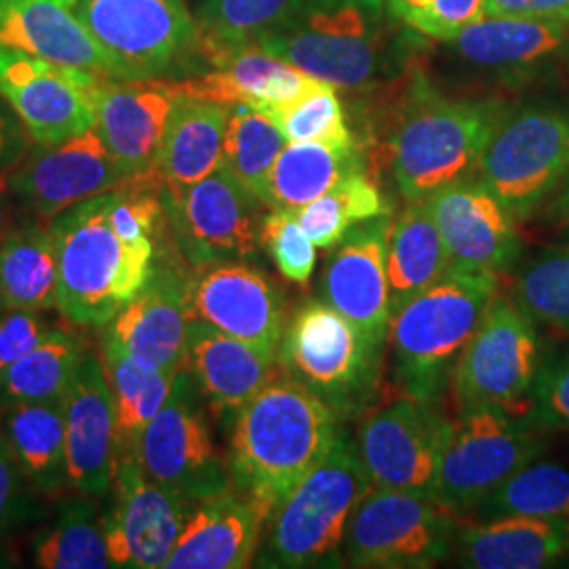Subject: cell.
<instances>
[{
	"instance_id": "7bdbcfd3",
	"label": "cell",
	"mask_w": 569,
	"mask_h": 569,
	"mask_svg": "<svg viewBox=\"0 0 569 569\" xmlns=\"http://www.w3.org/2000/svg\"><path fill=\"white\" fill-rule=\"evenodd\" d=\"M338 89L319 81L293 102L264 112L274 122L287 142H319L336 148H357L346 122L345 106Z\"/></svg>"
},
{
	"instance_id": "b9f144b4",
	"label": "cell",
	"mask_w": 569,
	"mask_h": 569,
	"mask_svg": "<svg viewBox=\"0 0 569 569\" xmlns=\"http://www.w3.org/2000/svg\"><path fill=\"white\" fill-rule=\"evenodd\" d=\"M388 203L373 180L357 171L298 211V220L317 247L340 243L352 224L388 216Z\"/></svg>"
},
{
	"instance_id": "bcb514c9",
	"label": "cell",
	"mask_w": 569,
	"mask_h": 569,
	"mask_svg": "<svg viewBox=\"0 0 569 569\" xmlns=\"http://www.w3.org/2000/svg\"><path fill=\"white\" fill-rule=\"evenodd\" d=\"M260 241L284 279L306 283L317 264V244L310 241L298 220V211L272 209L262 220Z\"/></svg>"
},
{
	"instance_id": "f1b7e54d",
	"label": "cell",
	"mask_w": 569,
	"mask_h": 569,
	"mask_svg": "<svg viewBox=\"0 0 569 569\" xmlns=\"http://www.w3.org/2000/svg\"><path fill=\"white\" fill-rule=\"evenodd\" d=\"M319 79L249 42L216 61L209 72L178 82L180 91L226 106H249L268 112L293 102Z\"/></svg>"
},
{
	"instance_id": "3957f363",
	"label": "cell",
	"mask_w": 569,
	"mask_h": 569,
	"mask_svg": "<svg viewBox=\"0 0 569 569\" xmlns=\"http://www.w3.org/2000/svg\"><path fill=\"white\" fill-rule=\"evenodd\" d=\"M507 103L453 100L425 81L411 82L388 138V164L406 201H425L437 190L475 178Z\"/></svg>"
},
{
	"instance_id": "9f6ffc18",
	"label": "cell",
	"mask_w": 569,
	"mask_h": 569,
	"mask_svg": "<svg viewBox=\"0 0 569 569\" xmlns=\"http://www.w3.org/2000/svg\"><path fill=\"white\" fill-rule=\"evenodd\" d=\"M4 312H7V310H4V308H2V306H0V321H2V317H4Z\"/></svg>"
},
{
	"instance_id": "7a4b0ae2",
	"label": "cell",
	"mask_w": 569,
	"mask_h": 569,
	"mask_svg": "<svg viewBox=\"0 0 569 569\" xmlns=\"http://www.w3.org/2000/svg\"><path fill=\"white\" fill-rule=\"evenodd\" d=\"M340 430V416L281 371L232 416V488L270 517L326 458Z\"/></svg>"
},
{
	"instance_id": "ba28073f",
	"label": "cell",
	"mask_w": 569,
	"mask_h": 569,
	"mask_svg": "<svg viewBox=\"0 0 569 569\" xmlns=\"http://www.w3.org/2000/svg\"><path fill=\"white\" fill-rule=\"evenodd\" d=\"M542 451L536 430L509 409H465L449 420L430 496L458 517L477 512L510 475Z\"/></svg>"
},
{
	"instance_id": "44dd1931",
	"label": "cell",
	"mask_w": 569,
	"mask_h": 569,
	"mask_svg": "<svg viewBox=\"0 0 569 569\" xmlns=\"http://www.w3.org/2000/svg\"><path fill=\"white\" fill-rule=\"evenodd\" d=\"M425 201L446 241L451 268L498 274L519 260L517 220L481 180L451 183Z\"/></svg>"
},
{
	"instance_id": "e575fe53",
	"label": "cell",
	"mask_w": 569,
	"mask_h": 569,
	"mask_svg": "<svg viewBox=\"0 0 569 569\" xmlns=\"http://www.w3.org/2000/svg\"><path fill=\"white\" fill-rule=\"evenodd\" d=\"M0 306L42 312L58 306V251L49 224H18L0 241Z\"/></svg>"
},
{
	"instance_id": "7402d4cb",
	"label": "cell",
	"mask_w": 569,
	"mask_h": 569,
	"mask_svg": "<svg viewBox=\"0 0 569 569\" xmlns=\"http://www.w3.org/2000/svg\"><path fill=\"white\" fill-rule=\"evenodd\" d=\"M178 96V82L167 79H102L98 84L93 129L129 178L154 171Z\"/></svg>"
},
{
	"instance_id": "7c38bea8",
	"label": "cell",
	"mask_w": 569,
	"mask_h": 569,
	"mask_svg": "<svg viewBox=\"0 0 569 569\" xmlns=\"http://www.w3.org/2000/svg\"><path fill=\"white\" fill-rule=\"evenodd\" d=\"M163 204L188 264L204 268L258 256L266 204L224 163L199 182L163 186Z\"/></svg>"
},
{
	"instance_id": "d6986e66",
	"label": "cell",
	"mask_w": 569,
	"mask_h": 569,
	"mask_svg": "<svg viewBox=\"0 0 569 569\" xmlns=\"http://www.w3.org/2000/svg\"><path fill=\"white\" fill-rule=\"evenodd\" d=\"M188 317L232 338L279 352L287 317L281 289L243 262L204 266L188 281Z\"/></svg>"
},
{
	"instance_id": "83f0119b",
	"label": "cell",
	"mask_w": 569,
	"mask_h": 569,
	"mask_svg": "<svg viewBox=\"0 0 569 569\" xmlns=\"http://www.w3.org/2000/svg\"><path fill=\"white\" fill-rule=\"evenodd\" d=\"M449 42L462 60L479 70L528 79L568 51L569 21L483 16Z\"/></svg>"
},
{
	"instance_id": "6f0895ef",
	"label": "cell",
	"mask_w": 569,
	"mask_h": 569,
	"mask_svg": "<svg viewBox=\"0 0 569 569\" xmlns=\"http://www.w3.org/2000/svg\"><path fill=\"white\" fill-rule=\"evenodd\" d=\"M568 63H569V47H568Z\"/></svg>"
},
{
	"instance_id": "ab89813d",
	"label": "cell",
	"mask_w": 569,
	"mask_h": 569,
	"mask_svg": "<svg viewBox=\"0 0 569 569\" xmlns=\"http://www.w3.org/2000/svg\"><path fill=\"white\" fill-rule=\"evenodd\" d=\"M281 129L264 112L232 106L224 136V167L268 207V182L284 148Z\"/></svg>"
},
{
	"instance_id": "2e32d148",
	"label": "cell",
	"mask_w": 569,
	"mask_h": 569,
	"mask_svg": "<svg viewBox=\"0 0 569 569\" xmlns=\"http://www.w3.org/2000/svg\"><path fill=\"white\" fill-rule=\"evenodd\" d=\"M103 77L21 51L0 49V98L32 142L60 143L96 127V89Z\"/></svg>"
},
{
	"instance_id": "d590c367",
	"label": "cell",
	"mask_w": 569,
	"mask_h": 569,
	"mask_svg": "<svg viewBox=\"0 0 569 569\" xmlns=\"http://www.w3.org/2000/svg\"><path fill=\"white\" fill-rule=\"evenodd\" d=\"M357 171H361L357 148L287 142L270 173L268 207L300 211Z\"/></svg>"
},
{
	"instance_id": "f5cc1de1",
	"label": "cell",
	"mask_w": 569,
	"mask_h": 569,
	"mask_svg": "<svg viewBox=\"0 0 569 569\" xmlns=\"http://www.w3.org/2000/svg\"><path fill=\"white\" fill-rule=\"evenodd\" d=\"M16 199L7 188V176L0 178V241L18 226L16 220Z\"/></svg>"
},
{
	"instance_id": "74e56055",
	"label": "cell",
	"mask_w": 569,
	"mask_h": 569,
	"mask_svg": "<svg viewBox=\"0 0 569 569\" xmlns=\"http://www.w3.org/2000/svg\"><path fill=\"white\" fill-rule=\"evenodd\" d=\"M87 346L74 333L51 331L0 378V406L61 401Z\"/></svg>"
},
{
	"instance_id": "1f68e13d",
	"label": "cell",
	"mask_w": 569,
	"mask_h": 569,
	"mask_svg": "<svg viewBox=\"0 0 569 569\" xmlns=\"http://www.w3.org/2000/svg\"><path fill=\"white\" fill-rule=\"evenodd\" d=\"M102 366L117 416V467L138 458L143 430L171 395L176 373L150 366L102 338Z\"/></svg>"
},
{
	"instance_id": "5b68a950",
	"label": "cell",
	"mask_w": 569,
	"mask_h": 569,
	"mask_svg": "<svg viewBox=\"0 0 569 569\" xmlns=\"http://www.w3.org/2000/svg\"><path fill=\"white\" fill-rule=\"evenodd\" d=\"M357 443L345 428L333 448L287 493L266 521L256 566L323 568L338 561L346 529L359 502L371 491Z\"/></svg>"
},
{
	"instance_id": "60d3db41",
	"label": "cell",
	"mask_w": 569,
	"mask_h": 569,
	"mask_svg": "<svg viewBox=\"0 0 569 569\" xmlns=\"http://www.w3.org/2000/svg\"><path fill=\"white\" fill-rule=\"evenodd\" d=\"M479 517H536L569 523V468L533 460L496 489L479 507Z\"/></svg>"
},
{
	"instance_id": "603a6c76",
	"label": "cell",
	"mask_w": 569,
	"mask_h": 569,
	"mask_svg": "<svg viewBox=\"0 0 569 569\" xmlns=\"http://www.w3.org/2000/svg\"><path fill=\"white\" fill-rule=\"evenodd\" d=\"M387 230V216L350 228L340 249L329 258L321 279L327 305L380 346L387 345L390 326Z\"/></svg>"
},
{
	"instance_id": "52a82bcc",
	"label": "cell",
	"mask_w": 569,
	"mask_h": 569,
	"mask_svg": "<svg viewBox=\"0 0 569 569\" xmlns=\"http://www.w3.org/2000/svg\"><path fill=\"white\" fill-rule=\"evenodd\" d=\"M382 350L326 300H308L287 321L279 366L340 418H355L380 392Z\"/></svg>"
},
{
	"instance_id": "836d02e7",
	"label": "cell",
	"mask_w": 569,
	"mask_h": 569,
	"mask_svg": "<svg viewBox=\"0 0 569 569\" xmlns=\"http://www.w3.org/2000/svg\"><path fill=\"white\" fill-rule=\"evenodd\" d=\"M0 428L32 488L42 496L70 488L61 401L0 406Z\"/></svg>"
},
{
	"instance_id": "db71d44e",
	"label": "cell",
	"mask_w": 569,
	"mask_h": 569,
	"mask_svg": "<svg viewBox=\"0 0 569 569\" xmlns=\"http://www.w3.org/2000/svg\"><path fill=\"white\" fill-rule=\"evenodd\" d=\"M550 218L557 224L569 226V178L561 186V190L550 201Z\"/></svg>"
},
{
	"instance_id": "9c48e42d",
	"label": "cell",
	"mask_w": 569,
	"mask_h": 569,
	"mask_svg": "<svg viewBox=\"0 0 569 569\" xmlns=\"http://www.w3.org/2000/svg\"><path fill=\"white\" fill-rule=\"evenodd\" d=\"M569 178V108L526 103L493 131L477 180L515 220H529Z\"/></svg>"
},
{
	"instance_id": "ffe728a7",
	"label": "cell",
	"mask_w": 569,
	"mask_h": 569,
	"mask_svg": "<svg viewBox=\"0 0 569 569\" xmlns=\"http://www.w3.org/2000/svg\"><path fill=\"white\" fill-rule=\"evenodd\" d=\"M68 486L81 496L102 498L117 470V416L102 357L84 350L61 399Z\"/></svg>"
},
{
	"instance_id": "f546056e",
	"label": "cell",
	"mask_w": 569,
	"mask_h": 569,
	"mask_svg": "<svg viewBox=\"0 0 569 569\" xmlns=\"http://www.w3.org/2000/svg\"><path fill=\"white\" fill-rule=\"evenodd\" d=\"M230 108L232 106L180 91L154 164V173L163 186L199 182L224 163Z\"/></svg>"
},
{
	"instance_id": "7dc6e473",
	"label": "cell",
	"mask_w": 569,
	"mask_h": 569,
	"mask_svg": "<svg viewBox=\"0 0 569 569\" xmlns=\"http://www.w3.org/2000/svg\"><path fill=\"white\" fill-rule=\"evenodd\" d=\"M37 489L16 462L0 428V536H7L41 517Z\"/></svg>"
},
{
	"instance_id": "277c9868",
	"label": "cell",
	"mask_w": 569,
	"mask_h": 569,
	"mask_svg": "<svg viewBox=\"0 0 569 569\" xmlns=\"http://www.w3.org/2000/svg\"><path fill=\"white\" fill-rule=\"evenodd\" d=\"M496 289V272L449 268L439 281L392 312L387 342L395 380L406 395L441 401L453 367L498 296Z\"/></svg>"
},
{
	"instance_id": "8992f818",
	"label": "cell",
	"mask_w": 569,
	"mask_h": 569,
	"mask_svg": "<svg viewBox=\"0 0 569 569\" xmlns=\"http://www.w3.org/2000/svg\"><path fill=\"white\" fill-rule=\"evenodd\" d=\"M388 16L387 0H305L256 42L336 89L361 91L390 66Z\"/></svg>"
},
{
	"instance_id": "30bf717a",
	"label": "cell",
	"mask_w": 569,
	"mask_h": 569,
	"mask_svg": "<svg viewBox=\"0 0 569 569\" xmlns=\"http://www.w3.org/2000/svg\"><path fill=\"white\" fill-rule=\"evenodd\" d=\"M77 13L121 81L167 79L203 60L183 0H79Z\"/></svg>"
},
{
	"instance_id": "8fae6325",
	"label": "cell",
	"mask_w": 569,
	"mask_h": 569,
	"mask_svg": "<svg viewBox=\"0 0 569 569\" xmlns=\"http://www.w3.org/2000/svg\"><path fill=\"white\" fill-rule=\"evenodd\" d=\"M458 536V515L428 491L371 489L346 529L345 559L352 568H432Z\"/></svg>"
},
{
	"instance_id": "6da1fadb",
	"label": "cell",
	"mask_w": 569,
	"mask_h": 569,
	"mask_svg": "<svg viewBox=\"0 0 569 569\" xmlns=\"http://www.w3.org/2000/svg\"><path fill=\"white\" fill-rule=\"evenodd\" d=\"M163 216V182L152 171L49 220L63 319L100 329L142 291L157 270Z\"/></svg>"
},
{
	"instance_id": "cb8c5ba5",
	"label": "cell",
	"mask_w": 569,
	"mask_h": 569,
	"mask_svg": "<svg viewBox=\"0 0 569 569\" xmlns=\"http://www.w3.org/2000/svg\"><path fill=\"white\" fill-rule=\"evenodd\" d=\"M268 515L234 488L192 505L164 569L251 568Z\"/></svg>"
},
{
	"instance_id": "f6af8a7d",
	"label": "cell",
	"mask_w": 569,
	"mask_h": 569,
	"mask_svg": "<svg viewBox=\"0 0 569 569\" xmlns=\"http://www.w3.org/2000/svg\"><path fill=\"white\" fill-rule=\"evenodd\" d=\"M387 7L409 30L448 42L486 16V0H387Z\"/></svg>"
},
{
	"instance_id": "484cf974",
	"label": "cell",
	"mask_w": 569,
	"mask_h": 569,
	"mask_svg": "<svg viewBox=\"0 0 569 569\" xmlns=\"http://www.w3.org/2000/svg\"><path fill=\"white\" fill-rule=\"evenodd\" d=\"M188 281L173 270H154L142 291L103 327V338L164 371L186 367Z\"/></svg>"
},
{
	"instance_id": "4dcf8cb0",
	"label": "cell",
	"mask_w": 569,
	"mask_h": 569,
	"mask_svg": "<svg viewBox=\"0 0 569 569\" xmlns=\"http://www.w3.org/2000/svg\"><path fill=\"white\" fill-rule=\"evenodd\" d=\"M467 568L538 569L569 555V523L536 517H496L460 531Z\"/></svg>"
},
{
	"instance_id": "d6a6232c",
	"label": "cell",
	"mask_w": 569,
	"mask_h": 569,
	"mask_svg": "<svg viewBox=\"0 0 569 569\" xmlns=\"http://www.w3.org/2000/svg\"><path fill=\"white\" fill-rule=\"evenodd\" d=\"M451 268L448 247L427 201H411L387 230V281L390 317L439 281Z\"/></svg>"
},
{
	"instance_id": "ee69618b",
	"label": "cell",
	"mask_w": 569,
	"mask_h": 569,
	"mask_svg": "<svg viewBox=\"0 0 569 569\" xmlns=\"http://www.w3.org/2000/svg\"><path fill=\"white\" fill-rule=\"evenodd\" d=\"M515 300L536 323L569 331V244L542 251L521 270Z\"/></svg>"
},
{
	"instance_id": "d4e9b609",
	"label": "cell",
	"mask_w": 569,
	"mask_h": 569,
	"mask_svg": "<svg viewBox=\"0 0 569 569\" xmlns=\"http://www.w3.org/2000/svg\"><path fill=\"white\" fill-rule=\"evenodd\" d=\"M79 0H0V49L21 51L68 68L121 79L117 66L89 34Z\"/></svg>"
},
{
	"instance_id": "ac0fdd59",
	"label": "cell",
	"mask_w": 569,
	"mask_h": 569,
	"mask_svg": "<svg viewBox=\"0 0 569 569\" xmlns=\"http://www.w3.org/2000/svg\"><path fill=\"white\" fill-rule=\"evenodd\" d=\"M121 164L108 152L96 129L60 143H32L28 154L7 176L18 203L44 222L61 211L129 182Z\"/></svg>"
},
{
	"instance_id": "9a60e30c",
	"label": "cell",
	"mask_w": 569,
	"mask_h": 569,
	"mask_svg": "<svg viewBox=\"0 0 569 569\" xmlns=\"http://www.w3.org/2000/svg\"><path fill=\"white\" fill-rule=\"evenodd\" d=\"M448 425L439 401L409 395L371 411L357 435L371 488L430 493Z\"/></svg>"
},
{
	"instance_id": "681fc988",
	"label": "cell",
	"mask_w": 569,
	"mask_h": 569,
	"mask_svg": "<svg viewBox=\"0 0 569 569\" xmlns=\"http://www.w3.org/2000/svg\"><path fill=\"white\" fill-rule=\"evenodd\" d=\"M51 331L42 310H7L0 321V378Z\"/></svg>"
},
{
	"instance_id": "11a10c76",
	"label": "cell",
	"mask_w": 569,
	"mask_h": 569,
	"mask_svg": "<svg viewBox=\"0 0 569 569\" xmlns=\"http://www.w3.org/2000/svg\"><path fill=\"white\" fill-rule=\"evenodd\" d=\"M2 538H4V536H0V569L16 568V566H20L18 555H13V552H11L9 545H7Z\"/></svg>"
},
{
	"instance_id": "f35d334b",
	"label": "cell",
	"mask_w": 569,
	"mask_h": 569,
	"mask_svg": "<svg viewBox=\"0 0 569 569\" xmlns=\"http://www.w3.org/2000/svg\"><path fill=\"white\" fill-rule=\"evenodd\" d=\"M305 0H203L197 13L201 58L211 66L289 20Z\"/></svg>"
},
{
	"instance_id": "e0dca14e",
	"label": "cell",
	"mask_w": 569,
	"mask_h": 569,
	"mask_svg": "<svg viewBox=\"0 0 569 569\" xmlns=\"http://www.w3.org/2000/svg\"><path fill=\"white\" fill-rule=\"evenodd\" d=\"M108 493L103 533L112 568H164L194 502L152 481L140 458L117 467Z\"/></svg>"
},
{
	"instance_id": "c3c4849f",
	"label": "cell",
	"mask_w": 569,
	"mask_h": 569,
	"mask_svg": "<svg viewBox=\"0 0 569 569\" xmlns=\"http://www.w3.org/2000/svg\"><path fill=\"white\" fill-rule=\"evenodd\" d=\"M531 407L538 425L569 432V350L540 363L531 388Z\"/></svg>"
},
{
	"instance_id": "4316f807",
	"label": "cell",
	"mask_w": 569,
	"mask_h": 569,
	"mask_svg": "<svg viewBox=\"0 0 569 569\" xmlns=\"http://www.w3.org/2000/svg\"><path fill=\"white\" fill-rule=\"evenodd\" d=\"M186 369L209 407L230 418L279 373V352L232 338L201 321L188 326Z\"/></svg>"
},
{
	"instance_id": "5bb4252c",
	"label": "cell",
	"mask_w": 569,
	"mask_h": 569,
	"mask_svg": "<svg viewBox=\"0 0 569 569\" xmlns=\"http://www.w3.org/2000/svg\"><path fill=\"white\" fill-rule=\"evenodd\" d=\"M199 395L190 371L182 367L169 399L143 430L138 451L152 481L190 502L232 488L230 465L213 439Z\"/></svg>"
},
{
	"instance_id": "816d5d0a",
	"label": "cell",
	"mask_w": 569,
	"mask_h": 569,
	"mask_svg": "<svg viewBox=\"0 0 569 569\" xmlns=\"http://www.w3.org/2000/svg\"><path fill=\"white\" fill-rule=\"evenodd\" d=\"M486 16L569 21V0H486Z\"/></svg>"
},
{
	"instance_id": "4fadbf2b",
	"label": "cell",
	"mask_w": 569,
	"mask_h": 569,
	"mask_svg": "<svg viewBox=\"0 0 569 569\" xmlns=\"http://www.w3.org/2000/svg\"><path fill=\"white\" fill-rule=\"evenodd\" d=\"M538 369L536 321L517 300L496 296L453 367L449 390L458 411L509 409L531 395Z\"/></svg>"
},
{
	"instance_id": "8d00e7d4",
	"label": "cell",
	"mask_w": 569,
	"mask_h": 569,
	"mask_svg": "<svg viewBox=\"0 0 569 569\" xmlns=\"http://www.w3.org/2000/svg\"><path fill=\"white\" fill-rule=\"evenodd\" d=\"M34 568H112L103 533V515L91 496L66 500L56 519L32 542Z\"/></svg>"
},
{
	"instance_id": "f907efd6",
	"label": "cell",
	"mask_w": 569,
	"mask_h": 569,
	"mask_svg": "<svg viewBox=\"0 0 569 569\" xmlns=\"http://www.w3.org/2000/svg\"><path fill=\"white\" fill-rule=\"evenodd\" d=\"M32 143L23 122L11 106L0 98V178L9 176L18 167Z\"/></svg>"
}]
</instances>
